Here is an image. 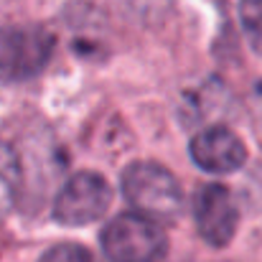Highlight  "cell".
<instances>
[{"label":"cell","mask_w":262,"mask_h":262,"mask_svg":"<svg viewBox=\"0 0 262 262\" xmlns=\"http://www.w3.org/2000/svg\"><path fill=\"white\" fill-rule=\"evenodd\" d=\"M122 193L127 204L156 222H176L183 209V193L176 181V176L153 163V161H138L130 163L122 171Z\"/></svg>","instance_id":"1"},{"label":"cell","mask_w":262,"mask_h":262,"mask_svg":"<svg viewBox=\"0 0 262 262\" xmlns=\"http://www.w3.org/2000/svg\"><path fill=\"white\" fill-rule=\"evenodd\" d=\"M102 250L110 262H161L168 242L161 222L145 214H120L102 229Z\"/></svg>","instance_id":"2"},{"label":"cell","mask_w":262,"mask_h":262,"mask_svg":"<svg viewBox=\"0 0 262 262\" xmlns=\"http://www.w3.org/2000/svg\"><path fill=\"white\" fill-rule=\"evenodd\" d=\"M54 36L43 26L18 23L0 28V77L23 82L43 72L54 54Z\"/></svg>","instance_id":"3"},{"label":"cell","mask_w":262,"mask_h":262,"mask_svg":"<svg viewBox=\"0 0 262 262\" xmlns=\"http://www.w3.org/2000/svg\"><path fill=\"white\" fill-rule=\"evenodd\" d=\"M112 201L110 183L99 173H74L59 191L54 201V216L64 227H84L97 222Z\"/></svg>","instance_id":"4"},{"label":"cell","mask_w":262,"mask_h":262,"mask_svg":"<svg viewBox=\"0 0 262 262\" xmlns=\"http://www.w3.org/2000/svg\"><path fill=\"white\" fill-rule=\"evenodd\" d=\"M196 229L211 247H224L232 242L239 222V209L232 191L222 183H206L196 191L193 199Z\"/></svg>","instance_id":"5"},{"label":"cell","mask_w":262,"mask_h":262,"mask_svg":"<svg viewBox=\"0 0 262 262\" xmlns=\"http://www.w3.org/2000/svg\"><path fill=\"white\" fill-rule=\"evenodd\" d=\"M191 158L206 173H232L245 166L247 148L229 127L214 125L193 135Z\"/></svg>","instance_id":"6"},{"label":"cell","mask_w":262,"mask_h":262,"mask_svg":"<svg viewBox=\"0 0 262 262\" xmlns=\"http://www.w3.org/2000/svg\"><path fill=\"white\" fill-rule=\"evenodd\" d=\"M20 188V163L10 145L0 143V219L13 209Z\"/></svg>","instance_id":"7"},{"label":"cell","mask_w":262,"mask_h":262,"mask_svg":"<svg viewBox=\"0 0 262 262\" xmlns=\"http://www.w3.org/2000/svg\"><path fill=\"white\" fill-rule=\"evenodd\" d=\"M239 23L250 46L262 56V0H239Z\"/></svg>","instance_id":"8"},{"label":"cell","mask_w":262,"mask_h":262,"mask_svg":"<svg viewBox=\"0 0 262 262\" xmlns=\"http://www.w3.org/2000/svg\"><path fill=\"white\" fill-rule=\"evenodd\" d=\"M41 262H92V257L84 247L72 245V242H61V245H54L51 250H46Z\"/></svg>","instance_id":"9"}]
</instances>
